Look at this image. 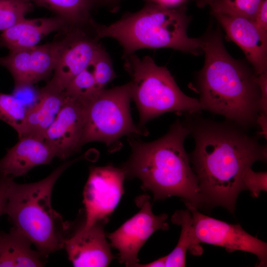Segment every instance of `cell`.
<instances>
[{"mask_svg":"<svg viewBox=\"0 0 267 267\" xmlns=\"http://www.w3.org/2000/svg\"><path fill=\"white\" fill-rule=\"evenodd\" d=\"M39 90V99L28 111L23 130L19 138L31 135L44 136L66 98L64 91L59 90L48 84Z\"/></svg>","mask_w":267,"mask_h":267,"instance_id":"18","label":"cell"},{"mask_svg":"<svg viewBox=\"0 0 267 267\" xmlns=\"http://www.w3.org/2000/svg\"><path fill=\"white\" fill-rule=\"evenodd\" d=\"M97 25L72 30L70 42L59 57L52 78L47 84L64 91L70 81L90 65L102 46L97 34Z\"/></svg>","mask_w":267,"mask_h":267,"instance_id":"12","label":"cell"},{"mask_svg":"<svg viewBox=\"0 0 267 267\" xmlns=\"http://www.w3.org/2000/svg\"><path fill=\"white\" fill-rule=\"evenodd\" d=\"M73 162L61 165L37 182L18 184L11 179L9 183L4 214L45 258L63 248L70 227L52 208L51 197L55 182Z\"/></svg>","mask_w":267,"mask_h":267,"instance_id":"5","label":"cell"},{"mask_svg":"<svg viewBox=\"0 0 267 267\" xmlns=\"http://www.w3.org/2000/svg\"><path fill=\"white\" fill-rule=\"evenodd\" d=\"M27 0L54 12L65 21L68 30L89 28L96 24L91 12L99 4V0Z\"/></svg>","mask_w":267,"mask_h":267,"instance_id":"20","label":"cell"},{"mask_svg":"<svg viewBox=\"0 0 267 267\" xmlns=\"http://www.w3.org/2000/svg\"><path fill=\"white\" fill-rule=\"evenodd\" d=\"M33 9V4L27 0H0V31L25 19Z\"/></svg>","mask_w":267,"mask_h":267,"instance_id":"25","label":"cell"},{"mask_svg":"<svg viewBox=\"0 0 267 267\" xmlns=\"http://www.w3.org/2000/svg\"><path fill=\"white\" fill-rule=\"evenodd\" d=\"M262 0H211L212 12L240 16L253 20Z\"/></svg>","mask_w":267,"mask_h":267,"instance_id":"24","label":"cell"},{"mask_svg":"<svg viewBox=\"0 0 267 267\" xmlns=\"http://www.w3.org/2000/svg\"><path fill=\"white\" fill-rule=\"evenodd\" d=\"M190 134L185 123L177 120L169 131L154 141L129 138V160L122 169L126 177L137 178L142 187L162 200L176 196L197 209L204 206L197 177L190 165L184 143Z\"/></svg>","mask_w":267,"mask_h":267,"instance_id":"3","label":"cell"},{"mask_svg":"<svg viewBox=\"0 0 267 267\" xmlns=\"http://www.w3.org/2000/svg\"><path fill=\"white\" fill-rule=\"evenodd\" d=\"M256 124L260 126L264 137H267V114L259 113L256 120Z\"/></svg>","mask_w":267,"mask_h":267,"instance_id":"33","label":"cell"},{"mask_svg":"<svg viewBox=\"0 0 267 267\" xmlns=\"http://www.w3.org/2000/svg\"><path fill=\"white\" fill-rule=\"evenodd\" d=\"M28 110L13 94L0 92V119L11 126L19 137L23 130Z\"/></svg>","mask_w":267,"mask_h":267,"instance_id":"22","label":"cell"},{"mask_svg":"<svg viewBox=\"0 0 267 267\" xmlns=\"http://www.w3.org/2000/svg\"><path fill=\"white\" fill-rule=\"evenodd\" d=\"M136 203L139 211L107 235L111 245L119 252V262L126 267H135L138 263L139 251L154 232L169 229L168 215H155L148 195L138 197Z\"/></svg>","mask_w":267,"mask_h":267,"instance_id":"9","label":"cell"},{"mask_svg":"<svg viewBox=\"0 0 267 267\" xmlns=\"http://www.w3.org/2000/svg\"><path fill=\"white\" fill-rule=\"evenodd\" d=\"M12 179L0 176V217L4 214L7 191L10 180Z\"/></svg>","mask_w":267,"mask_h":267,"instance_id":"31","label":"cell"},{"mask_svg":"<svg viewBox=\"0 0 267 267\" xmlns=\"http://www.w3.org/2000/svg\"><path fill=\"white\" fill-rule=\"evenodd\" d=\"M148 2L168 8H177L181 6L186 0H148Z\"/></svg>","mask_w":267,"mask_h":267,"instance_id":"32","label":"cell"},{"mask_svg":"<svg viewBox=\"0 0 267 267\" xmlns=\"http://www.w3.org/2000/svg\"><path fill=\"white\" fill-rule=\"evenodd\" d=\"M130 83L109 89H103L85 101V123L82 145L100 141L107 146L131 134L146 135L135 125L130 110Z\"/></svg>","mask_w":267,"mask_h":267,"instance_id":"7","label":"cell"},{"mask_svg":"<svg viewBox=\"0 0 267 267\" xmlns=\"http://www.w3.org/2000/svg\"><path fill=\"white\" fill-rule=\"evenodd\" d=\"M226 32L227 38L243 50L257 75L267 71V40L254 22L240 16L212 12Z\"/></svg>","mask_w":267,"mask_h":267,"instance_id":"15","label":"cell"},{"mask_svg":"<svg viewBox=\"0 0 267 267\" xmlns=\"http://www.w3.org/2000/svg\"><path fill=\"white\" fill-rule=\"evenodd\" d=\"M19 138L0 160V175L12 179L36 166L50 163L55 157L53 148L44 136L31 135Z\"/></svg>","mask_w":267,"mask_h":267,"instance_id":"16","label":"cell"},{"mask_svg":"<svg viewBox=\"0 0 267 267\" xmlns=\"http://www.w3.org/2000/svg\"><path fill=\"white\" fill-rule=\"evenodd\" d=\"M191 122L186 123L195 141L191 161L204 205L233 213L238 195L245 190L244 173L255 162L266 161L267 146L228 121Z\"/></svg>","mask_w":267,"mask_h":267,"instance_id":"1","label":"cell"},{"mask_svg":"<svg viewBox=\"0 0 267 267\" xmlns=\"http://www.w3.org/2000/svg\"><path fill=\"white\" fill-rule=\"evenodd\" d=\"M91 65L96 84L100 89H105L117 77L111 57L102 45L95 53Z\"/></svg>","mask_w":267,"mask_h":267,"instance_id":"26","label":"cell"},{"mask_svg":"<svg viewBox=\"0 0 267 267\" xmlns=\"http://www.w3.org/2000/svg\"><path fill=\"white\" fill-rule=\"evenodd\" d=\"M135 267H166V256L161 257L157 260L146 264L137 263Z\"/></svg>","mask_w":267,"mask_h":267,"instance_id":"34","label":"cell"},{"mask_svg":"<svg viewBox=\"0 0 267 267\" xmlns=\"http://www.w3.org/2000/svg\"><path fill=\"white\" fill-rule=\"evenodd\" d=\"M12 94L22 102L28 111L37 104L40 97L39 89H35L33 85L15 87Z\"/></svg>","mask_w":267,"mask_h":267,"instance_id":"28","label":"cell"},{"mask_svg":"<svg viewBox=\"0 0 267 267\" xmlns=\"http://www.w3.org/2000/svg\"><path fill=\"white\" fill-rule=\"evenodd\" d=\"M99 90L90 64L70 81L64 91L67 96L85 101Z\"/></svg>","mask_w":267,"mask_h":267,"instance_id":"23","label":"cell"},{"mask_svg":"<svg viewBox=\"0 0 267 267\" xmlns=\"http://www.w3.org/2000/svg\"><path fill=\"white\" fill-rule=\"evenodd\" d=\"M257 81L260 90L259 113L267 114V71L258 75Z\"/></svg>","mask_w":267,"mask_h":267,"instance_id":"30","label":"cell"},{"mask_svg":"<svg viewBox=\"0 0 267 267\" xmlns=\"http://www.w3.org/2000/svg\"><path fill=\"white\" fill-rule=\"evenodd\" d=\"M103 222L89 226L83 223L73 233L68 234L63 245L68 259L74 267H105L113 256L106 239Z\"/></svg>","mask_w":267,"mask_h":267,"instance_id":"14","label":"cell"},{"mask_svg":"<svg viewBox=\"0 0 267 267\" xmlns=\"http://www.w3.org/2000/svg\"><path fill=\"white\" fill-rule=\"evenodd\" d=\"M85 123V101L66 96L62 107L44 134L55 157L64 160L80 149Z\"/></svg>","mask_w":267,"mask_h":267,"instance_id":"13","label":"cell"},{"mask_svg":"<svg viewBox=\"0 0 267 267\" xmlns=\"http://www.w3.org/2000/svg\"><path fill=\"white\" fill-rule=\"evenodd\" d=\"M190 211L194 232L199 243L223 247L228 252L241 251L255 255L259 267L267 263V243L245 231L239 224H231L205 215L197 209L185 204Z\"/></svg>","mask_w":267,"mask_h":267,"instance_id":"10","label":"cell"},{"mask_svg":"<svg viewBox=\"0 0 267 267\" xmlns=\"http://www.w3.org/2000/svg\"><path fill=\"white\" fill-rule=\"evenodd\" d=\"M243 182L245 190H249L253 197H258L262 191H267V172H255L252 167L244 173Z\"/></svg>","mask_w":267,"mask_h":267,"instance_id":"27","label":"cell"},{"mask_svg":"<svg viewBox=\"0 0 267 267\" xmlns=\"http://www.w3.org/2000/svg\"><path fill=\"white\" fill-rule=\"evenodd\" d=\"M171 221L173 223L180 225L181 230L177 246L166 256V267H185L186 252L188 251L193 255L200 256L203 253V248L196 238L192 215L188 209L176 211Z\"/></svg>","mask_w":267,"mask_h":267,"instance_id":"21","label":"cell"},{"mask_svg":"<svg viewBox=\"0 0 267 267\" xmlns=\"http://www.w3.org/2000/svg\"><path fill=\"white\" fill-rule=\"evenodd\" d=\"M205 62L198 75L201 108L246 130L256 124L260 90L258 75L226 50L220 29L201 38Z\"/></svg>","mask_w":267,"mask_h":267,"instance_id":"2","label":"cell"},{"mask_svg":"<svg viewBox=\"0 0 267 267\" xmlns=\"http://www.w3.org/2000/svg\"><path fill=\"white\" fill-rule=\"evenodd\" d=\"M190 21L184 6L168 8L148 2L109 25L98 23L96 32L99 39L110 38L119 43L123 58L145 48H171L199 55L203 53L202 39L187 36Z\"/></svg>","mask_w":267,"mask_h":267,"instance_id":"4","label":"cell"},{"mask_svg":"<svg viewBox=\"0 0 267 267\" xmlns=\"http://www.w3.org/2000/svg\"><path fill=\"white\" fill-rule=\"evenodd\" d=\"M68 27L60 17L24 19L18 23L2 32L0 35V45L9 51L28 48L37 45L48 34L55 31L66 32Z\"/></svg>","mask_w":267,"mask_h":267,"instance_id":"17","label":"cell"},{"mask_svg":"<svg viewBox=\"0 0 267 267\" xmlns=\"http://www.w3.org/2000/svg\"><path fill=\"white\" fill-rule=\"evenodd\" d=\"M253 22L262 37L267 40V0H262Z\"/></svg>","mask_w":267,"mask_h":267,"instance_id":"29","label":"cell"},{"mask_svg":"<svg viewBox=\"0 0 267 267\" xmlns=\"http://www.w3.org/2000/svg\"><path fill=\"white\" fill-rule=\"evenodd\" d=\"M121 0H99V4H113L117 3Z\"/></svg>","mask_w":267,"mask_h":267,"instance_id":"35","label":"cell"},{"mask_svg":"<svg viewBox=\"0 0 267 267\" xmlns=\"http://www.w3.org/2000/svg\"><path fill=\"white\" fill-rule=\"evenodd\" d=\"M124 68L131 77L132 99L138 109L140 128L149 121L169 112H199V99L187 96L165 66L157 65L149 56L135 53L124 58Z\"/></svg>","mask_w":267,"mask_h":267,"instance_id":"6","label":"cell"},{"mask_svg":"<svg viewBox=\"0 0 267 267\" xmlns=\"http://www.w3.org/2000/svg\"><path fill=\"white\" fill-rule=\"evenodd\" d=\"M72 30L61 33V37L45 44L9 51L0 58V64L11 74L15 87L33 85L54 70L71 37Z\"/></svg>","mask_w":267,"mask_h":267,"instance_id":"8","label":"cell"},{"mask_svg":"<svg viewBox=\"0 0 267 267\" xmlns=\"http://www.w3.org/2000/svg\"><path fill=\"white\" fill-rule=\"evenodd\" d=\"M126 177L122 168L112 165L90 168L83 191L84 226L108 221L124 193Z\"/></svg>","mask_w":267,"mask_h":267,"instance_id":"11","label":"cell"},{"mask_svg":"<svg viewBox=\"0 0 267 267\" xmlns=\"http://www.w3.org/2000/svg\"><path fill=\"white\" fill-rule=\"evenodd\" d=\"M30 240L12 227L9 232H0V267H39L45 257L31 248Z\"/></svg>","mask_w":267,"mask_h":267,"instance_id":"19","label":"cell"}]
</instances>
